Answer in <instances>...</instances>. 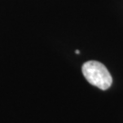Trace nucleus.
Instances as JSON below:
<instances>
[{"mask_svg":"<svg viewBox=\"0 0 123 123\" xmlns=\"http://www.w3.org/2000/svg\"><path fill=\"white\" fill-rule=\"evenodd\" d=\"M82 74L88 83L101 90H107L112 84V77L108 68L98 61L90 60L84 63Z\"/></svg>","mask_w":123,"mask_h":123,"instance_id":"nucleus-1","label":"nucleus"},{"mask_svg":"<svg viewBox=\"0 0 123 123\" xmlns=\"http://www.w3.org/2000/svg\"><path fill=\"white\" fill-rule=\"evenodd\" d=\"M75 53L76 54H79V50H75Z\"/></svg>","mask_w":123,"mask_h":123,"instance_id":"nucleus-2","label":"nucleus"}]
</instances>
